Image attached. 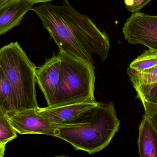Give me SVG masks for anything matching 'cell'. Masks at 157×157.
<instances>
[{
	"label": "cell",
	"mask_w": 157,
	"mask_h": 157,
	"mask_svg": "<svg viewBox=\"0 0 157 157\" xmlns=\"http://www.w3.org/2000/svg\"><path fill=\"white\" fill-rule=\"evenodd\" d=\"M6 144V143L0 144V157H3L4 156Z\"/></svg>",
	"instance_id": "16"
},
{
	"label": "cell",
	"mask_w": 157,
	"mask_h": 157,
	"mask_svg": "<svg viewBox=\"0 0 157 157\" xmlns=\"http://www.w3.org/2000/svg\"><path fill=\"white\" fill-rule=\"evenodd\" d=\"M29 0H11L0 7V36L20 25L34 5Z\"/></svg>",
	"instance_id": "8"
},
{
	"label": "cell",
	"mask_w": 157,
	"mask_h": 157,
	"mask_svg": "<svg viewBox=\"0 0 157 157\" xmlns=\"http://www.w3.org/2000/svg\"><path fill=\"white\" fill-rule=\"evenodd\" d=\"M59 47L60 52L93 63L96 53L101 61L107 59L110 39L94 22L72 7L68 0L60 6L42 4L32 9Z\"/></svg>",
	"instance_id": "1"
},
{
	"label": "cell",
	"mask_w": 157,
	"mask_h": 157,
	"mask_svg": "<svg viewBox=\"0 0 157 157\" xmlns=\"http://www.w3.org/2000/svg\"><path fill=\"white\" fill-rule=\"evenodd\" d=\"M5 116H6V114L2 110V109L1 108V107H0V117Z\"/></svg>",
	"instance_id": "19"
},
{
	"label": "cell",
	"mask_w": 157,
	"mask_h": 157,
	"mask_svg": "<svg viewBox=\"0 0 157 157\" xmlns=\"http://www.w3.org/2000/svg\"><path fill=\"white\" fill-rule=\"evenodd\" d=\"M38 108L6 115L11 126L17 132L21 135L43 134L49 136L53 129L64 124L49 121L39 113Z\"/></svg>",
	"instance_id": "6"
},
{
	"label": "cell",
	"mask_w": 157,
	"mask_h": 157,
	"mask_svg": "<svg viewBox=\"0 0 157 157\" xmlns=\"http://www.w3.org/2000/svg\"><path fill=\"white\" fill-rule=\"evenodd\" d=\"M99 102L95 99H85L62 105L38 108V111L49 121L57 124L72 123L81 115L96 107Z\"/></svg>",
	"instance_id": "7"
},
{
	"label": "cell",
	"mask_w": 157,
	"mask_h": 157,
	"mask_svg": "<svg viewBox=\"0 0 157 157\" xmlns=\"http://www.w3.org/2000/svg\"><path fill=\"white\" fill-rule=\"evenodd\" d=\"M11 0H0V7Z\"/></svg>",
	"instance_id": "18"
},
{
	"label": "cell",
	"mask_w": 157,
	"mask_h": 157,
	"mask_svg": "<svg viewBox=\"0 0 157 157\" xmlns=\"http://www.w3.org/2000/svg\"><path fill=\"white\" fill-rule=\"evenodd\" d=\"M17 132L13 128L7 116L0 117V144L6 143L17 137Z\"/></svg>",
	"instance_id": "13"
},
{
	"label": "cell",
	"mask_w": 157,
	"mask_h": 157,
	"mask_svg": "<svg viewBox=\"0 0 157 157\" xmlns=\"http://www.w3.org/2000/svg\"><path fill=\"white\" fill-rule=\"evenodd\" d=\"M156 65L157 52L148 49L135 58L128 67L141 72Z\"/></svg>",
	"instance_id": "12"
},
{
	"label": "cell",
	"mask_w": 157,
	"mask_h": 157,
	"mask_svg": "<svg viewBox=\"0 0 157 157\" xmlns=\"http://www.w3.org/2000/svg\"><path fill=\"white\" fill-rule=\"evenodd\" d=\"M0 107L6 115L15 112V98L9 80L0 66Z\"/></svg>",
	"instance_id": "10"
},
{
	"label": "cell",
	"mask_w": 157,
	"mask_h": 157,
	"mask_svg": "<svg viewBox=\"0 0 157 157\" xmlns=\"http://www.w3.org/2000/svg\"><path fill=\"white\" fill-rule=\"evenodd\" d=\"M31 2L33 3L34 4L36 3H45L47 2H51V1H53V0H29Z\"/></svg>",
	"instance_id": "17"
},
{
	"label": "cell",
	"mask_w": 157,
	"mask_h": 157,
	"mask_svg": "<svg viewBox=\"0 0 157 157\" xmlns=\"http://www.w3.org/2000/svg\"><path fill=\"white\" fill-rule=\"evenodd\" d=\"M0 66L12 86L15 112L39 108L36 67L18 42H11L0 49Z\"/></svg>",
	"instance_id": "4"
},
{
	"label": "cell",
	"mask_w": 157,
	"mask_h": 157,
	"mask_svg": "<svg viewBox=\"0 0 157 157\" xmlns=\"http://www.w3.org/2000/svg\"><path fill=\"white\" fill-rule=\"evenodd\" d=\"M145 114L150 119L157 129V104H152L142 102Z\"/></svg>",
	"instance_id": "15"
},
{
	"label": "cell",
	"mask_w": 157,
	"mask_h": 157,
	"mask_svg": "<svg viewBox=\"0 0 157 157\" xmlns=\"http://www.w3.org/2000/svg\"><path fill=\"white\" fill-rule=\"evenodd\" d=\"M36 83L48 107L95 99L93 63L59 52L36 69Z\"/></svg>",
	"instance_id": "2"
},
{
	"label": "cell",
	"mask_w": 157,
	"mask_h": 157,
	"mask_svg": "<svg viewBox=\"0 0 157 157\" xmlns=\"http://www.w3.org/2000/svg\"><path fill=\"white\" fill-rule=\"evenodd\" d=\"M155 0H124L125 8L131 13L140 11L150 2Z\"/></svg>",
	"instance_id": "14"
},
{
	"label": "cell",
	"mask_w": 157,
	"mask_h": 157,
	"mask_svg": "<svg viewBox=\"0 0 157 157\" xmlns=\"http://www.w3.org/2000/svg\"><path fill=\"white\" fill-rule=\"evenodd\" d=\"M137 145L140 157H157V129L145 114L139 126Z\"/></svg>",
	"instance_id": "9"
},
{
	"label": "cell",
	"mask_w": 157,
	"mask_h": 157,
	"mask_svg": "<svg viewBox=\"0 0 157 157\" xmlns=\"http://www.w3.org/2000/svg\"><path fill=\"white\" fill-rule=\"evenodd\" d=\"M122 32L130 44L144 45L157 52V15L140 11L132 13L124 23Z\"/></svg>",
	"instance_id": "5"
},
{
	"label": "cell",
	"mask_w": 157,
	"mask_h": 157,
	"mask_svg": "<svg viewBox=\"0 0 157 157\" xmlns=\"http://www.w3.org/2000/svg\"><path fill=\"white\" fill-rule=\"evenodd\" d=\"M127 73L134 88L157 82V65L141 72L128 67Z\"/></svg>",
	"instance_id": "11"
},
{
	"label": "cell",
	"mask_w": 157,
	"mask_h": 157,
	"mask_svg": "<svg viewBox=\"0 0 157 157\" xmlns=\"http://www.w3.org/2000/svg\"><path fill=\"white\" fill-rule=\"evenodd\" d=\"M120 124L113 103L99 102L74 123L53 129L49 136L60 138L75 150L91 155L109 144Z\"/></svg>",
	"instance_id": "3"
}]
</instances>
